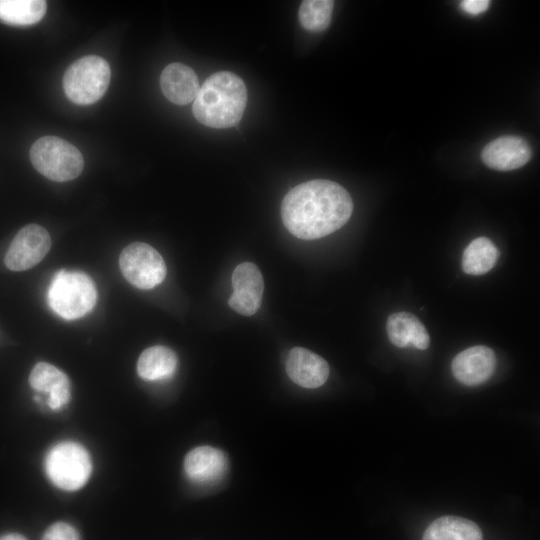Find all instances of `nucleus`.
<instances>
[{
    "label": "nucleus",
    "instance_id": "1",
    "mask_svg": "<svg viewBox=\"0 0 540 540\" xmlns=\"http://www.w3.org/2000/svg\"><path fill=\"white\" fill-rule=\"evenodd\" d=\"M353 202L345 188L324 179L310 180L292 188L283 198L281 218L294 236L313 240L341 228L350 218Z\"/></svg>",
    "mask_w": 540,
    "mask_h": 540
},
{
    "label": "nucleus",
    "instance_id": "2",
    "mask_svg": "<svg viewBox=\"0 0 540 540\" xmlns=\"http://www.w3.org/2000/svg\"><path fill=\"white\" fill-rule=\"evenodd\" d=\"M246 104L247 89L243 80L232 72L219 71L199 88L192 112L205 126L229 128L241 120Z\"/></svg>",
    "mask_w": 540,
    "mask_h": 540
},
{
    "label": "nucleus",
    "instance_id": "3",
    "mask_svg": "<svg viewBox=\"0 0 540 540\" xmlns=\"http://www.w3.org/2000/svg\"><path fill=\"white\" fill-rule=\"evenodd\" d=\"M50 308L66 320L78 319L90 312L97 300L93 280L80 271H58L47 292Z\"/></svg>",
    "mask_w": 540,
    "mask_h": 540
},
{
    "label": "nucleus",
    "instance_id": "4",
    "mask_svg": "<svg viewBox=\"0 0 540 540\" xmlns=\"http://www.w3.org/2000/svg\"><path fill=\"white\" fill-rule=\"evenodd\" d=\"M29 155L39 173L57 182L78 177L84 167L81 152L68 141L56 136L37 139L31 146Z\"/></svg>",
    "mask_w": 540,
    "mask_h": 540
},
{
    "label": "nucleus",
    "instance_id": "5",
    "mask_svg": "<svg viewBox=\"0 0 540 540\" xmlns=\"http://www.w3.org/2000/svg\"><path fill=\"white\" fill-rule=\"evenodd\" d=\"M108 62L97 55H87L74 61L63 76L67 98L78 105L97 102L105 94L110 81Z\"/></svg>",
    "mask_w": 540,
    "mask_h": 540
},
{
    "label": "nucleus",
    "instance_id": "6",
    "mask_svg": "<svg viewBox=\"0 0 540 540\" xmlns=\"http://www.w3.org/2000/svg\"><path fill=\"white\" fill-rule=\"evenodd\" d=\"M44 467L50 481L58 488L74 491L88 481L92 463L87 450L77 442L64 441L46 454Z\"/></svg>",
    "mask_w": 540,
    "mask_h": 540
},
{
    "label": "nucleus",
    "instance_id": "7",
    "mask_svg": "<svg viewBox=\"0 0 540 540\" xmlns=\"http://www.w3.org/2000/svg\"><path fill=\"white\" fill-rule=\"evenodd\" d=\"M119 266L125 279L143 290L159 285L166 276L162 256L152 246L142 242L131 243L122 250Z\"/></svg>",
    "mask_w": 540,
    "mask_h": 540
},
{
    "label": "nucleus",
    "instance_id": "8",
    "mask_svg": "<svg viewBox=\"0 0 540 540\" xmlns=\"http://www.w3.org/2000/svg\"><path fill=\"white\" fill-rule=\"evenodd\" d=\"M51 238L45 228L29 224L18 231L12 240L4 263L12 271H24L38 264L48 253Z\"/></svg>",
    "mask_w": 540,
    "mask_h": 540
},
{
    "label": "nucleus",
    "instance_id": "9",
    "mask_svg": "<svg viewBox=\"0 0 540 540\" xmlns=\"http://www.w3.org/2000/svg\"><path fill=\"white\" fill-rule=\"evenodd\" d=\"M233 294L228 304L244 316L254 315L261 306L264 281L259 268L251 262L236 266L232 274Z\"/></svg>",
    "mask_w": 540,
    "mask_h": 540
},
{
    "label": "nucleus",
    "instance_id": "10",
    "mask_svg": "<svg viewBox=\"0 0 540 540\" xmlns=\"http://www.w3.org/2000/svg\"><path fill=\"white\" fill-rule=\"evenodd\" d=\"M494 351L477 345L461 351L452 361L454 377L466 386H477L486 382L496 368Z\"/></svg>",
    "mask_w": 540,
    "mask_h": 540
},
{
    "label": "nucleus",
    "instance_id": "11",
    "mask_svg": "<svg viewBox=\"0 0 540 540\" xmlns=\"http://www.w3.org/2000/svg\"><path fill=\"white\" fill-rule=\"evenodd\" d=\"M531 156L532 150L528 142L514 135L494 139L481 152L484 164L498 171L518 169L524 166Z\"/></svg>",
    "mask_w": 540,
    "mask_h": 540
},
{
    "label": "nucleus",
    "instance_id": "12",
    "mask_svg": "<svg viewBox=\"0 0 540 540\" xmlns=\"http://www.w3.org/2000/svg\"><path fill=\"white\" fill-rule=\"evenodd\" d=\"M286 372L289 378L304 388H318L329 376V366L325 359L314 352L294 347L286 360Z\"/></svg>",
    "mask_w": 540,
    "mask_h": 540
},
{
    "label": "nucleus",
    "instance_id": "13",
    "mask_svg": "<svg viewBox=\"0 0 540 540\" xmlns=\"http://www.w3.org/2000/svg\"><path fill=\"white\" fill-rule=\"evenodd\" d=\"M228 468L225 453L210 446H200L191 450L185 457L184 470L188 478L199 484L219 480Z\"/></svg>",
    "mask_w": 540,
    "mask_h": 540
},
{
    "label": "nucleus",
    "instance_id": "14",
    "mask_svg": "<svg viewBox=\"0 0 540 540\" xmlns=\"http://www.w3.org/2000/svg\"><path fill=\"white\" fill-rule=\"evenodd\" d=\"M159 83L164 96L176 105L194 101L200 88L194 70L179 62L171 63L163 69Z\"/></svg>",
    "mask_w": 540,
    "mask_h": 540
},
{
    "label": "nucleus",
    "instance_id": "15",
    "mask_svg": "<svg viewBox=\"0 0 540 540\" xmlns=\"http://www.w3.org/2000/svg\"><path fill=\"white\" fill-rule=\"evenodd\" d=\"M29 383L34 390L48 394L47 403L52 410L61 409L70 400L68 377L49 363H37L30 373Z\"/></svg>",
    "mask_w": 540,
    "mask_h": 540
},
{
    "label": "nucleus",
    "instance_id": "16",
    "mask_svg": "<svg viewBox=\"0 0 540 540\" xmlns=\"http://www.w3.org/2000/svg\"><path fill=\"white\" fill-rule=\"evenodd\" d=\"M386 330L390 342L400 348L411 344L417 349L425 350L430 344V337L424 325L408 312L391 314L387 319Z\"/></svg>",
    "mask_w": 540,
    "mask_h": 540
},
{
    "label": "nucleus",
    "instance_id": "17",
    "mask_svg": "<svg viewBox=\"0 0 540 540\" xmlns=\"http://www.w3.org/2000/svg\"><path fill=\"white\" fill-rule=\"evenodd\" d=\"M177 356L170 348L153 346L145 349L137 362L138 375L147 381L170 378L177 367Z\"/></svg>",
    "mask_w": 540,
    "mask_h": 540
},
{
    "label": "nucleus",
    "instance_id": "18",
    "mask_svg": "<svg viewBox=\"0 0 540 540\" xmlns=\"http://www.w3.org/2000/svg\"><path fill=\"white\" fill-rule=\"evenodd\" d=\"M423 540H483V535L480 527L469 519L443 516L427 527Z\"/></svg>",
    "mask_w": 540,
    "mask_h": 540
},
{
    "label": "nucleus",
    "instance_id": "19",
    "mask_svg": "<svg viewBox=\"0 0 540 540\" xmlns=\"http://www.w3.org/2000/svg\"><path fill=\"white\" fill-rule=\"evenodd\" d=\"M498 257L499 250L494 243L486 237H478L464 250L462 269L466 274L482 275L494 267Z\"/></svg>",
    "mask_w": 540,
    "mask_h": 540
},
{
    "label": "nucleus",
    "instance_id": "20",
    "mask_svg": "<svg viewBox=\"0 0 540 540\" xmlns=\"http://www.w3.org/2000/svg\"><path fill=\"white\" fill-rule=\"evenodd\" d=\"M45 11L46 2L42 0H0V21L9 25L35 24Z\"/></svg>",
    "mask_w": 540,
    "mask_h": 540
},
{
    "label": "nucleus",
    "instance_id": "21",
    "mask_svg": "<svg viewBox=\"0 0 540 540\" xmlns=\"http://www.w3.org/2000/svg\"><path fill=\"white\" fill-rule=\"evenodd\" d=\"M334 2L331 0H305L301 3L298 17L301 26L310 32L325 30L331 21Z\"/></svg>",
    "mask_w": 540,
    "mask_h": 540
},
{
    "label": "nucleus",
    "instance_id": "22",
    "mask_svg": "<svg viewBox=\"0 0 540 540\" xmlns=\"http://www.w3.org/2000/svg\"><path fill=\"white\" fill-rule=\"evenodd\" d=\"M41 540H80V536L70 524L56 522L46 529Z\"/></svg>",
    "mask_w": 540,
    "mask_h": 540
},
{
    "label": "nucleus",
    "instance_id": "23",
    "mask_svg": "<svg viewBox=\"0 0 540 540\" xmlns=\"http://www.w3.org/2000/svg\"><path fill=\"white\" fill-rule=\"evenodd\" d=\"M462 10L470 15H478L486 11L490 6L487 0H464L460 4Z\"/></svg>",
    "mask_w": 540,
    "mask_h": 540
},
{
    "label": "nucleus",
    "instance_id": "24",
    "mask_svg": "<svg viewBox=\"0 0 540 540\" xmlns=\"http://www.w3.org/2000/svg\"><path fill=\"white\" fill-rule=\"evenodd\" d=\"M0 540H27L24 536L17 533H10L0 536Z\"/></svg>",
    "mask_w": 540,
    "mask_h": 540
}]
</instances>
